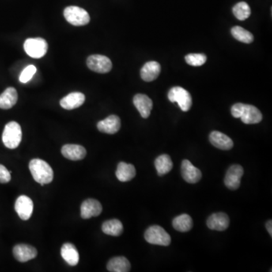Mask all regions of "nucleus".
<instances>
[{"mask_svg": "<svg viewBox=\"0 0 272 272\" xmlns=\"http://www.w3.org/2000/svg\"><path fill=\"white\" fill-rule=\"evenodd\" d=\"M161 71V67L156 61H148L142 67L141 77L145 82H152L156 80Z\"/></svg>", "mask_w": 272, "mask_h": 272, "instance_id": "20", "label": "nucleus"}, {"mask_svg": "<svg viewBox=\"0 0 272 272\" xmlns=\"http://www.w3.org/2000/svg\"><path fill=\"white\" fill-rule=\"evenodd\" d=\"M107 269L111 272H128L131 269V265L126 257H114L109 261Z\"/></svg>", "mask_w": 272, "mask_h": 272, "instance_id": "24", "label": "nucleus"}, {"mask_svg": "<svg viewBox=\"0 0 272 272\" xmlns=\"http://www.w3.org/2000/svg\"><path fill=\"white\" fill-rule=\"evenodd\" d=\"M30 171L34 180L43 186L52 182L54 172L49 163L40 159H34L30 162Z\"/></svg>", "mask_w": 272, "mask_h": 272, "instance_id": "2", "label": "nucleus"}, {"mask_svg": "<svg viewBox=\"0 0 272 272\" xmlns=\"http://www.w3.org/2000/svg\"><path fill=\"white\" fill-rule=\"evenodd\" d=\"M234 16L238 20H244L248 18L251 15V9L248 4L245 2H240L237 3L234 6L233 9Z\"/></svg>", "mask_w": 272, "mask_h": 272, "instance_id": "29", "label": "nucleus"}, {"mask_svg": "<svg viewBox=\"0 0 272 272\" xmlns=\"http://www.w3.org/2000/svg\"><path fill=\"white\" fill-rule=\"evenodd\" d=\"M186 61L190 66H202L206 63V56L204 54H189L186 55Z\"/></svg>", "mask_w": 272, "mask_h": 272, "instance_id": "30", "label": "nucleus"}, {"mask_svg": "<svg viewBox=\"0 0 272 272\" xmlns=\"http://www.w3.org/2000/svg\"><path fill=\"white\" fill-rule=\"evenodd\" d=\"M61 255L64 260L71 266L77 265L80 260L78 250L74 245L70 243L63 244L61 249Z\"/></svg>", "mask_w": 272, "mask_h": 272, "instance_id": "21", "label": "nucleus"}, {"mask_svg": "<svg viewBox=\"0 0 272 272\" xmlns=\"http://www.w3.org/2000/svg\"><path fill=\"white\" fill-rule=\"evenodd\" d=\"M209 141L213 146L224 151L231 149L234 146V142L231 138L220 132H212L209 135Z\"/></svg>", "mask_w": 272, "mask_h": 272, "instance_id": "18", "label": "nucleus"}, {"mask_svg": "<svg viewBox=\"0 0 272 272\" xmlns=\"http://www.w3.org/2000/svg\"><path fill=\"white\" fill-rule=\"evenodd\" d=\"M231 34L237 40L247 44L251 43L254 39V35L251 33L239 26H235L231 29Z\"/></svg>", "mask_w": 272, "mask_h": 272, "instance_id": "28", "label": "nucleus"}, {"mask_svg": "<svg viewBox=\"0 0 272 272\" xmlns=\"http://www.w3.org/2000/svg\"><path fill=\"white\" fill-rule=\"evenodd\" d=\"M22 138L21 127L17 122L12 121L5 125L2 133V142L9 149L17 148Z\"/></svg>", "mask_w": 272, "mask_h": 272, "instance_id": "3", "label": "nucleus"}, {"mask_svg": "<svg viewBox=\"0 0 272 272\" xmlns=\"http://www.w3.org/2000/svg\"><path fill=\"white\" fill-rule=\"evenodd\" d=\"M136 170L133 164L120 162L118 164L116 171V176L120 182H126L131 181L136 176Z\"/></svg>", "mask_w": 272, "mask_h": 272, "instance_id": "23", "label": "nucleus"}, {"mask_svg": "<svg viewBox=\"0 0 272 272\" xmlns=\"http://www.w3.org/2000/svg\"><path fill=\"white\" fill-rule=\"evenodd\" d=\"M243 175V169L240 165L231 166L224 178L225 186L230 190H237L240 186V180Z\"/></svg>", "mask_w": 272, "mask_h": 272, "instance_id": "10", "label": "nucleus"}, {"mask_svg": "<svg viewBox=\"0 0 272 272\" xmlns=\"http://www.w3.org/2000/svg\"><path fill=\"white\" fill-rule=\"evenodd\" d=\"M181 171L184 180L188 183H197L202 178L201 170L194 167L188 160H184L182 161Z\"/></svg>", "mask_w": 272, "mask_h": 272, "instance_id": "11", "label": "nucleus"}, {"mask_svg": "<svg viewBox=\"0 0 272 272\" xmlns=\"http://www.w3.org/2000/svg\"><path fill=\"white\" fill-rule=\"evenodd\" d=\"M172 226L176 231L187 232L192 228V219L187 214L180 215L172 220Z\"/></svg>", "mask_w": 272, "mask_h": 272, "instance_id": "26", "label": "nucleus"}, {"mask_svg": "<svg viewBox=\"0 0 272 272\" xmlns=\"http://www.w3.org/2000/svg\"><path fill=\"white\" fill-rule=\"evenodd\" d=\"M102 231L111 236H119L123 231L122 222L118 220H111L104 221L102 224Z\"/></svg>", "mask_w": 272, "mask_h": 272, "instance_id": "27", "label": "nucleus"}, {"mask_svg": "<svg viewBox=\"0 0 272 272\" xmlns=\"http://www.w3.org/2000/svg\"><path fill=\"white\" fill-rule=\"evenodd\" d=\"M64 16L67 21L73 26L86 25L90 21L88 12L78 6L67 7L64 11Z\"/></svg>", "mask_w": 272, "mask_h": 272, "instance_id": "5", "label": "nucleus"}, {"mask_svg": "<svg viewBox=\"0 0 272 272\" xmlns=\"http://www.w3.org/2000/svg\"><path fill=\"white\" fill-rule=\"evenodd\" d=\"M36 68L34 65H29L27 68H24V70L20 73L19 77V80L22 84H26L29 82L36 73Z\"/></svg>", "mask_w": 272, "mask_h": 272, "instance_id": "31", "label": "nucleus"}, {"mask_svg": "<svg viewBox=\"0 0 272 272\" xmlns=\"http://www.w3.org/2000/svg\"><path fill=\"white\" fill-rule=\"evenodd\" d=\"M87 66L92 71L106 73L112 69V62L110 58L101 54L90 55L87 59Z\"/></svg>", "mask_w": 272, "mask_h": 272, "instance_id": "8", "label": "nucleus"}, {"mask_svg": "<svg viewBox=\"0 0 272 272\" xmlns=\"http://www.w3.org/2000/svg\"><path fill=\"white\" fill-rule=\"evenodd\" d=\"M229 223L228 215L224 213H218L211 215L206 224L209 229L222 231L228 228Z\"/></svg>", "mask_w": 272, "mask_h": 272, "instance_id": "16", "label": "nucleus"}, {"mask_svg": "<svg viewBox=\"0 0 272 272\" xmlns=\"http://www.w3.org/2000/svg\"><path fill=\"white\" fill-rule=\"evenodd\" d=\"M272 220H269L266 223V229H267L268 232H269L271 236H272Z\"/></svg>", "mask_w": 272, "mask_h": 272, "instance_id": "33", "label": "nucleus"}, {"mask_svg": "<svg viewBox=\"0 0 272 272\" xmlns=\"http://www.w3.org/2000/svg\"><path fill=\"white\" fill-rule=\"evenodd\" d=\"M15 209L22 220H29L34 211V203L29 197L21 195L17 197L15 204Z\"/></svg>", "mask_w": 272, "mask_h": 272, "instance_id": "9", "label": "nucleus"}, {"mask_svg": "<svg viewBox=\"0 0 272 272\" xmlns=\"http://www.w3.org/2000/svg\"><path fill=\"white\" fill-rule=\"evenodd\" d=\"M231 114L235 118H240L245 124H256L262 119V113L257 107L242 103L232 106Z\"/></svg>", "mask_w": 272, "mask_h": 272, "instance_id": "1", "label": "nucleus"}, {"mask_svg": "<svg viewBox=\"0 0 272 272\" xmlns=\"http://www.w3.org/2000/svg\"><path fill=\"white\" fill-rule=\"evenodd\" d=\"M18 99L17 90L13 87L7 88L0 95V108L4 110L12 108L16 105Z\"/></svg>", "mask_w": 272, "mask_h": 272, "instance_id": "22", "label": "nucleus"}, {"mask_svg": "<svg viewBox=\"0 0 272 272\" xmlns=\"http://www.w3.org/2000/svg\"><path fill=\"white\" fill-rule=\"evenodd\" d=\"M61 153L70 160H80L86 155V150L79 145H65L61 148Z\"/></svg>", "mask_w": 272, "mask_h": 272, "instance_id": "19", "label": "nucleus"}, {"mask_svg": "<svg viewBox=\"0 0 272 272\" xmlns=\"http://www.w3.org/2000/svg\"><path fill=\"white\" fill-rule=\"evenodd\" d=\"M85 100L84 94L81 92H71L60 101V104L66 110H73L83 105Z\"/></svg>", "mask_w": 272, "mask_h": 272, "instance_id": "17", "label": "nucleus"}, {"mask_svg": "<svg viewBox=\"0 0 272 272\" xmlns=\"http://www.w3.org/2000/svg\"><path fill=\"white\" fill-rule=\"evenodd\" d=\"M133 103L143 118L146 119L149 118L151 111L153 108V102L152 99L146 95L137 94L133 99Z\"/></svg>", "mask_w": 272, "mask_h": 272, "instance_id": "14", "label": "nucleus"}, {"mask_svg": "<svg viewBox=\"0 0 272 272\" xmlns=\"http://www.w3.org/2000/svg\"><path fill=\"white\" fill-rule=\"evenodd\" d=\"M24 50L33 58H41L47 52L48 43L43 38H29L24 44Z\"/></svg>", "mask_w": 272, "mask_h": 272, "instance_id": "7", "label": "nucleus"}, {"mask_svg": "<svg viewBox=\"0 0 272 272\" xmlns=\"http://www.w3.org/2000/svg\"><path fill=\"white\" fill-rule=\"evenodd\" d=\"M145 238L148 243L167 247L171 243V237L159 225H152L146 230Z\"/></svg>", "mask_w": 272, "mask_h": 272, "instance_id": "4", "label": "nucleus"}, {"mask_svg": "<svg viewBox=\"0 0 272 272\" xmlns=\"http://www.w3.org/2000/svg\"><path fill=\"white\" fill-rule=\"evenodd\" d=\"M102 212V204L96 200L87 199L82 204L81 217L84 220L99 216Z\"/></svg>", "mask_w": 272, "mask_h": 272, "instance_id": "15", "label": "nucleus"}, {"mask_svg": "<svg viewBox=\"0 0 272 272\" xmlns=\"http://www.w3.org/2000/svg\"><path fill=\"white\" fill-rule=\"evenodd\" d=\"M11 172L12 171H9L2 164H0V183L5 184L10 182L11 180Z\"/></svg>", "mask_w": 272, "mask_h": 272, "instance_id": "32", "label": "nucleus"}, {"mask_svg": "<svg viewBox=\"0 0 272 272\" xmlns=\"http://www.w3.org/2000/svg\"><path fill=\"white\" fill-rule=\"evenodd\" d=\"M155 167L160 176L166 175L172 170L173 163L171 157L167 154H162L155 160Z\"/></svg>", "mask_w": 272, "mask_h": 272, "instance_id": "25", "label": "nucleus"}, {"mask_svg": "<svg viewBox=\"0 0 272 272\" xmlns=\"http://www.w3.org/2000/svg\"><path fill=\"white\" fill-rule=\"evenodd\" d=\"M121 126V121L119 117L111 115L106 119L99 121L97 127L99 131L107 134H115L119 131Z\"/></svg>", "mask_w": 272, "mask_h": 272, "instance_id": "13", "label": "nucleus"}, {"mask_svg": "<svg viewBox=\"0 0 272 272\" xmlns=\"http://www.w3.org/2000/svg\"><path fill=\"white\" fill-rule=\"evenodd\" d=\"M169 100L176 102L182 111H188L192 105L191 95L186 89L180 86H175L170 89L168 93Z\"/></svg>", "mask_w": 272, "mask_h": 272, "instance_id": "6", "label": "nucleus"}, {"mask_svg": "<svg viewBox=\"0 0 272 272\" xmlns=\"http://www.w3.org/2000/svg\"><path fill=\"white\" fill-rule=\"evenodd\" d=\"M13 255L20 262H26L36 258L37 250L28 244H17L13 248Z\"/></svg>", "mask_w": 272, "mask_h": 272, "instance_id": "12", "label": "nucleus"}]
</instances>
